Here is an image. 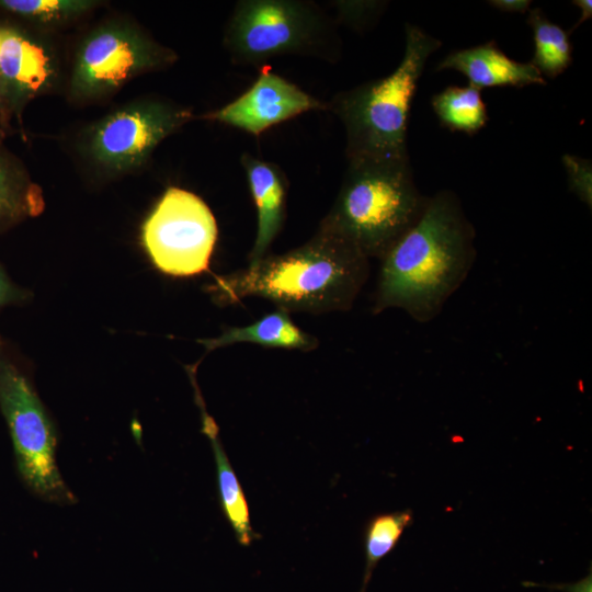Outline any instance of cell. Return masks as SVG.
<instances>
[{
    "mask_svg": "<svg viewBox=\"0 0 592 592\" xmlns=\"http://www.w3.org/2000/svg\"><path fill=\"white\" fill-rule=\"evenodd\" d=\"M0 46L8 113L21 123L25 105L54 84L56 59L45 42L12 21H0Z\"/></svg>",
    "mask_w": 592,
    "mask_h": 592,
    "instance_id": "obj_11",
    "label": "cell"
},
{
    "mask_svg": "<svg viewBox=\"0 0 592 592\" xmlns=\"http://www.w3.org/2000/svg\"><path fill=\"white\" fill-rule=\"evenodd\" d=\"M527 23L533 30L535 45L530 62L543 77L556 78L571 65L569 34L550 22L539 8L528 11Z\"/></svg>",
    "mask_w": 592,
    "mask_h": 592,
    "instance_id": "obj_18",
    "label": "cell"
},
{
    "mask_svg": "<svg viewBox=\"0 0 592 592\" xmlns=\"http://www.w3.org/2000/svg\"><path fill=\"white\" fill-rule=\"evenodd\" d=\"M217 237L208 205L175 186L164 191L141 226V243L153 266L177 277L208 271Z\"/></svg>",
    "mask_w": 592,
    "mask_h": 592,
    "instance_id": "obj_7",
    "label": "cell"
},
{
    "mask_svg": "<svg viewBox=\"0 0 592 592\" xmlns=\"http://www.w3.org/2000/svg\"><path fill=\"white\" fill-rule=\"evenodd\" d=\"M173 50L121 23L102 25L80 44L71 72L70 93L77 100L109 95L137 75L172 64Z\"/></svg>",
    "mask_w": 592,
    "mask_h": 592,
    "instance_id": "obj_8",
    "label": "cell"
},
{
    "mask_svg": "<svg viewBox=\"0 0 592 592\" xmlns=\"http://www.w3.org/2000/svg\"><path fill=\"white\" fill-rule=\"evenodd\" d=\"M249 190L257 207V235L249 255V264L259 262L278 235L285 218L287 180L273 162L242 153Z\"/></svg>",
    "mask_w": 592,
    "mask_h": 592,
    "instance_id": "obj_12",
    "label": "cell"
},
{
    "mask_svg": "<svg viewBox=\"0 0 592 592\" xmlns=\"http://www.w3.org/2000/svg\"><path fill=\"white\" fill-rule=\"evenodd\" d=\"M475 237L454 192L430 196L418 221L379 259L373 312L398 308L418 322L432 321L470 272Z\"/></svg>",
    "mask_w": 592,
    "mask_h": 592,
    "instance_id": "obj_1",
    "label": "cell"
},
{
    "mask_svg": "<svg viewBox=\"0 0 592 592\" xmlns=\"http://www.w3.org/2000/svg\"><path fill=\"white\" fill-rule=\"evenodd\" d=\"M563 163L568 173L569 190L590 208L592 205L591 163L588 160L566 155Z\"/></svg>",
    "mask_w": 592,
    "mask_h": 592,
    "instance_id": "obj_21",
    "label": "cell"
},
{
    "mask_svg": "<svg viewBox=\"0 0 592 592\" xmlns=\"http://www.w3.org/2000/svg\"><path fill=\"white\" fill-rule=\"evenodd\" d=\"M429 197L415 185L409 156L349 159L339 193L318 228L379 260L418 221Z\"/></svg>",
    "mask_w": 592,
    "mask_h": 592,
    "instance_id": "obj_3",
    "label": "cell"
},
{
    "mask_svg": "<svg viewBox=\"0 0 592 592\" xmlns=\"http://www.w3.org/2000/svg\"><path fill=\"white\" fill-rule=\"evenodd\" d=\"M206 351L240 342L264 348L311 351L317 348L315 337L297 327L289 312L277 308L259 320L243 327H228L218 337L198 340Z\"/></svg>",
    "mask_w": 592,
    "mask_h": 592,
    "instance_id": "obj_15",
    "label": "cell"
},
{
    "mask_svg": "<svg viewBox=\"0 0 592 592\" xmlns=\"http://www.w3.org/2000/svg\"><path fill=\"white\" fill-rule=\"evenodd\" d=\"M331 23L304 0H240L227 22L224 44L234 64L262 67L283 55L331 57Z\"/></svg>",
    "mask_w": 592,
    "mask_h": 592,
    "instance_id": "obj_6",
    "label": "cell"
},
{
    "mask_svg": "<svg viewBox=\"0 0 592 592\" xmlns=\"http://www.w3.org/2000/svg\"><path fill=\"white\" fill-rule=\"evenodd\" d=\"M445 69L459 71L470 86L479 90L546 84L545 78L531 62L511 59L494 42L452 52L436 67V70Z\"/></svg>",
    "mask_w": 592,
    "mask_h": 592,
    "instance_id": "obj_13",
    "label": "cell"
},
{
    "mask_svg": "<svg viewBox=\"0 0 592 592\" xmlns=\"http://www.w3.org/2000/svg\"><path fill=\"white\" fill-rule=\"evenodd\" d=\"M94 4L90 0H0V10L21 20L49 24L81 15Z\"/></svg>",
    "mask_w": 592,
    "mask_h": 592,
    "instance_id": "obj_20",
    "label": "cell"
},
{
    "mask_svg": "<svg viewBox=\"0 0 592 592\" xmlns=\"http://www.w3.org/2000/svg\"><path fill=\"white\" fill-rule=\"evenodd\" d=\"M405 50L384 78L338 92L327 103L344 126L349 159L408 157L407 124L411 102L429 57L442 43L417 25L405 26Z\"/></svg>",
    "mask_w": 592,
    "mask_h": 592,
    "instance_id": "obj_4",
    "label": "cell"
},
{
    "mask_svg": "<svg viewBox=\"0 0 592 592\" xmlns=\"http://www.w3.org/2000/svg\"><path fill=\"white\" fill-rule=\"evenodd\" d=\"M528 0H492L489 4L503 12L525 13L531 5Z\"/></svg>",
    "mask_w": 592,
    "mask_h": 592,
    "instance_id": "obj_24",
    "label": "cell"
},
{
    "mask_svg": "<svg viewBox=\"0 0 592 592\" xmlns=\"http://www.w3.org/2000/svg\"><path fill=\"white\" fill-rule=\"evenodd\" d=\"M0 412L12 440L18 473L27 489L47 502L75 503L56 460L55 421L35 388L29 362L1 333Z\"/></svg>",
    "mask_w": 592,
    "mask_h": 592,
    "instance_id": "obj_5",
    "label": "cell"
},
{
    "mask_svg": "<svg viewBox=\"0 0 592 592\" xmlns=\"http://www.w3.org/2000/svg\"><path fill=\"white\" fill-rule=\"evenodd\" d=\"M32 297V293L15 284L0 262V311L8 306L23 305Z\"/></svg>",
    "mask_w": 592,
    "mask_h": 592,
    "instance_id": "obj_23",
    "label": "cell"
},
{
    "mask_svg": "<svg viewBox=\"0 0 592 592\" xmlns=\"http://www.w3.org/2000/svg\"><path fill=\"white\" fill-rule=\"evenodd\" d=\"M412 522L410 509L377 514L368 521L364 533L365 568L360 592L366 591L374 569L397 546Z\"/></svg>",
    "mask_w": 592,
    "mask_h": 592,
    "instance_id": "obj_19",
    "label": "cell"
},
{
    "mask_svg": "<svg viewBox=\"0 0 592 592\" xmlns=\"http://www.w3.org/2000/svg\"><path fill=\"white\" fill-rule=\"evenodd\" d=\"M574 5L580 9L581 16L577 21L572 30L577 29L583 21L591 19L592 15V2L590 0H577L572 1Z\"/></svg>",
    "mask_w": 592,
    "mask_h": 592,
    "instance_id": "obj_26",
    "label": "cell"
},
{
    "mask_svg": "<svg viewBox=\"0 0 592 592\" xmlns=\"http://www.w3.org/2000/svg\"><path fill=\"white\" fill-rule=\"evenodd\" d=\"M327 110V103L274 72L259 69L253 84L228 104L204 115L206 119L259 136L272 126L309 111Z\"/></svg>",
    "mask_w": 592,
    "mask_h": 592,
    "instance_id": "obj_10",
    "label": "cell"
},
{
    "mask_svg": "<svg viewBox=\"0 0 592 592\" xmlns=\"http://www.w3.org/2000/svg\"><path fill=\"white\" fill-rule=\"evenodd\" d=\"M369 273V259L349 241L319 229L300 247L265 255L243 270L216 276L207 292L217 305L261 297L287 312L349 310Z\"/></svg>",
    "mask_w": 592,
    "mask_h": 592,
    "instance_id": "obj_2",
    "label": "cell"
},
{
    "mask_svg": "<svg viewBox=\"0 0 592 592\" xmlns=\"http://www.w3.org/2000/svg\"><path fill=\"white\" fill-rule=\"evenodd\" d=\"M192 117L190 109L168 101L132 103L88 129L84 152L102 170L125 173L141 167L164 138Z\"/></svg>",
    "mask_w": 592,
    "mask_h": 592,
    "instance_id": "obj_9",
    "label": "cell"
},
{
    "mask_svg": "<svg viewBox=\"0 0 592 592\" xmlns=\"http://www.w3.org/2000/svg\"><path fill=\"white\" fill-rule=\"evenodd\" d=\"M480 91L470 84L451 86L433 95L431 105L441 124L453 132L478 133L489 119Z\"/></svg>",
    "mask_w": 592,
    "mask_h": 592,
    "instance_id": "obj_17",
    "label": "cell"
},
{
    "mask_svg": "<svg viewBox=\"0 0 592 592\" xmlns=\"http://www.w3.org/2000/svg\"><path fill=\"white\" fill-rule=\"evenodd\" d=\"M338 15L341 21L357 26L364 23L369 16L374 15L379 7L377 2L367 1H337Z\"/></svg>",
    "mask_w": 592,
    "mask_h": 592,
    "instance_id": "obj_22",
    "label": "cell"
},
{
    "mask_svg": "<svg viewBox=\"0 0 592 592\" xmlns=\"http://www.w3.org/2000/svg\"><path fill=\"white\" fill-rule=\"evenodd\" d=\"M43 207L39 187L0 143V232L37 216Z\"/></svg>",
    "mask_w": 592,
    "mask_h": 592,
    "instance_id": "obj_16",
    "label": "cell"
},
{
    "mask_svg": "<svg viewBox=\"0 0 592 592\" xmlns=\"http://www.w3.org/2000/svg\"><path fill=\"white\" fill-rule=\"evenodd\" d=\"M11 119L8 113L2 73H1V46H0V137H3L11 129Z\"/></svg>",
    "mask_w": 592,
    "mask_h": 592,
    "instance_id": "obj_25",
    "label": "cell"
},
{
    "mask_svg": "<svg viewBox=\"0 0 592 592\" xmlns=\"http://www.w3.org/2000/svg\"><path fill=\"white\" fill-rule=\"evenodd\" d=\"M186 372L194 388L195 402L201 411L202 432L207 436L212 445L220 506L238 543L242 546H249L258 537V534L251 526L249 506L243 489L220 442L218 426L206 411L204 399L196 383V366H186Z\"/></svg>",
    "mask_w": 592,
    "mask_h": 592,
    "instance_id": "obj_14",
    "label": "cell"
}]
</instances>
